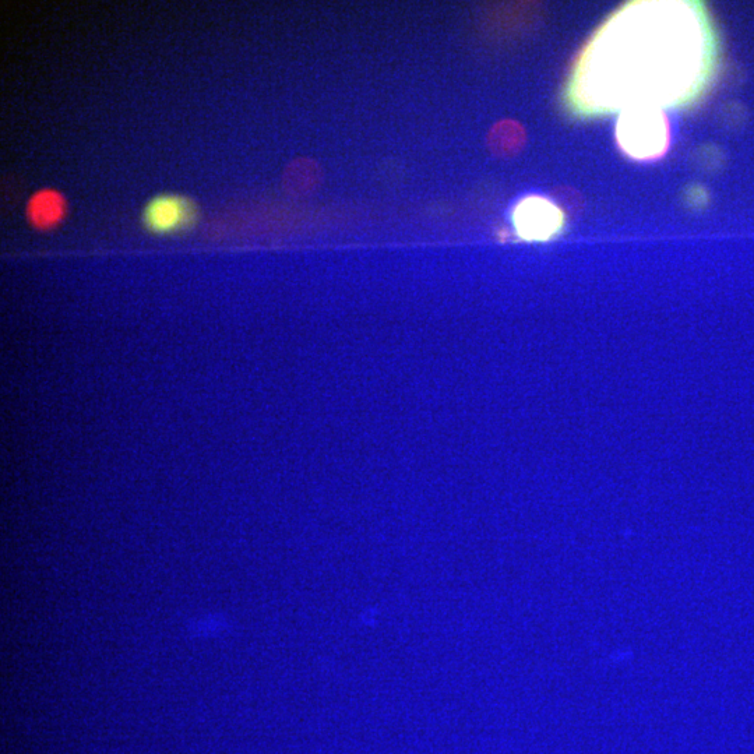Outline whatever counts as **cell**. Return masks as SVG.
<instances>
[{"label":"cell","instance_id":"6da1fadb","mask_svg":"<svg viewBox=\"0 0 754 754\" xmlns=\"http://www.w3.org/2000/svg\"><path fill=\"white\" fill-rule=\"evenodd\" d=\"M703 23L685 3H639L609 21L579 70V97L593 105L669 102L696 86L706 66Z\"/></svg>","mask_w":754,"mask_h":754},{"label":"cell","instance_id":"7a4b0ae2","mask_svg":"<svg viewBox=\"0 0 754 754\" xmlns=\"http://www.w3.org/2000/svg\"><path fill=\"white\" fill-rule=\"evenodd\" d=\"M616 135L623 151L637 160H653L668 149V122L655 107L627 108L619 119Z\"/></svg>","mask_w":754,"mask_h":754},{"label":"cell","instance_id":"3957f363","mask_svg":"<svg viewBox=\"0 0 754 754\" xmlns=\"http://www.w3.org/2000/svg\"><path fill=\"white\" fill-rule=\"evenodd\" d=\"M199 207L195 200L181 193H160L150 197L140 213V223L155 236L182 234L195 227Z\"/></svg>","mask_w":754,"mask_h":754},{"label":"cell","instance_id":"277c9868","mask_svg":"<svg viewBox=\"0 0 754 754\" xmlns=\"http://www.w3.org/2000/svg\"><path fill=\"white\" fill-rule=\"evenodd\" d=\"M563 216L555 204L542 197H528L514 211V225L523 238L545 241L559 231Z\"/></svg>","mask_w":754,"mask_h":754},{"label":"cell","instance_id":"5b68a950","mask_svg":"<svg viewBox=\"0 0 754 754\" xmlns=\"http://www.w3.org/2000/svg\"><path fill=\"white\" fill-rule=\"evenodd\" d=\"M68 213L65 196L56 189L44 188L35 192L27 203V220L35 229L48 231L62 223Z\"/></svg>","mask_w":754,"mask_h":754},{"label":"cell","instance_id":"8992f818","mask_svg":"<svg viewBox=\"0 0 754 754\" xmlns=\"http://www.w3.org/2000/svg\"><path fill=\"white\" fill-rule=\"evenodd\" d=\"M526 135L519 123L503 121L493 126L488 136L489 149L495 154L512 155L523 147Z\"/></svg>","mask_w":754,"mask_h":754},{"label":"cell","instance_id":"52a82bcc","mask_svg":"<svg viewBox=\"0 0 754 754\" xmlns=\"http://www.w3.org/2000/svg\"><path fill=\"white\" fill-rule=\"evenodd\" d=\"M284 179L285 188L290 192L309 193L320 183V167L315 161H294L285 171Z\"/></svg>","mask_w":754,"mask_h":754}]
</instances>
